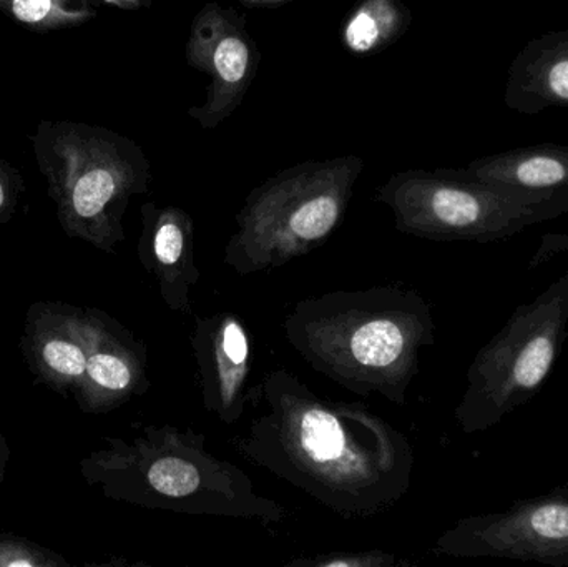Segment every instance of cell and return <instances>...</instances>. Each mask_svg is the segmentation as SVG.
Masks as SVG:
<instances>
[{
  "label": "cell",
  "instance_id": "6da1fadb",
  "mask_svg": "<svg viewBox=\"0 0 568 567\" xmlns=\"http://www.w3.org/2000/svg\"><path fill=\"white\" fill-rule=\"evenodd\" d=\"M246 413L235 452L339 518L386 515L409 493V438L364 403L317 395L280 366L250 386Z\"/></svg>",
  "mask_w": 568,
  "mask_h": 567
},
{
  "label": "cell",
  "instance_id": "7a4b0ae2",
  "mask_svg": "<svg viewBox=\"0 0 568 567\" xmlns=\"http://www.w3.org/2000/svg\"><path fill=\"white\" fill-rule=\"evenodd\" d=\"M287 345L353 395L407 405L420 352L436 343L433 306L403 285L334 290L294 303L283 320Z\"/></svg>",
  "mask_w": 568,
  "mask_h": 567
},
{
  "label": "cell",
  "instance_id": "3957f363",
  "mask_svg": "<svg viewBox=\"0 0 568 567\" xmlns=\"http://www.w3.org/2000/svg\"><path fill=\"white\" fill-rule=\"evenodd\" d=\"M80 473L105 498L140 508L246 519L263 528L287 516L240 466L213 455L206 435L193 428L135 425L130 436H106L80 462Z\"/></svg>",
  "mask_w": 568,
  "mask_h": 567
},
{
  "label": "cell",
  "instance_id": "277c9868",
  "mask_svg": "<svg viewBox=\"0 0 568 567\" xmlns=\"http://www.w3.org/2000/svg\"><path fill=\"white\" fill-rule=\"evenodd\" d=\"M30 143L63 233L115 252L125 240L130 200L149 192L152 180L142 146L105 126L73 120H43Z\"/></svg>",
  "mask_w": 568,
  "mask_h": 567
},
{
  "label": "cell",
  "instance_id": "5b68a950",
  "mask_svg": "<svg viewBox=\"0 0 568 567\" xmlns=\"http://www.w3.org/2000/svg\"><path fill=\"white\" fill-rule=\"evenodd\" d=\"M363 170L357 155L307 160L255 186L236 215L225 265L250 276L323 246L343 223Z\"/></svg>",
  "mask_w": 568,
  "mask_h": 567
},
{
  "label": "cell",
  "instance_id": "8992f818",
  "mask_svg": "<svg viewBox=\"0 0 568 567\" xmlns=\"http://www.w3.org/2000/svg\"><path fill=\"white\" fill-rule=\"evenodd\" d=\"M404 235L490 243L568 213L566 200L466 179L454 169L406 170L376 190Z\"/></svg>",
  "mask_w": 568,
  "mask_h": 567
},
{
  "label": "cell",
  "instance_id": "52a82bcc",
  "mask_svg": "<svg viewBox=\"0 0 568 567\" xmlns=\"http://www.w3.org/2000/svg\"><path fill=\"white\" fill-rule=\"evenodd\" d=\"M567 335L568 272L520 305L476 353L454 413L460 432H487L527 405L556 368Z\"/></svg>",
  "mask_w": 568,
  "mask_h": 567
},
{
  "label": "cell",
  "instance_id": "ba28073f",
  "mask_svg": "<svg viewBox=\"0 0 568 567\" xmlns=\"http://www.w3.org/2000/svg\"><path fill=\"white\" fill-rule=\"evenodd\" d=\"M450 558H493L568 567V486L509 508L460 518L436 541Z\"/></svg>",
  "mask_w": 568,
  "mask_h": 567
},
{
  "label": "cell",
  "instance_id": "9c48e42d",
  "mask_svg": "<svg viewBox=\"0 0 568 567\" xmlns=\"http://www.w3.org/2000/svg\"><path fill=\"white\" fill-rule=\"evenodd\" d=\"M185 57L210 79L205 102L192 107L189 115L202 129H215L242 105L262 62L245 17L233 7L205 3L193 19Z\"/></svg>",
  "mask_w": 568,
  "mask_h": 567
},
{
  "label": "cell",
  "instance_id": "30bf717a",
  "mask_svg": "<svg viewBox=\"0 0 568 567\" xmlns=\"http://www.w3.org/2000/svg\"><path fill=\"white\" fill-rule=\"evenodd\" d=\"M203 408L235 425L248 408L252 345L248 330L233 312L193 316L190 336Z\"/></svg>",
  "mask_w": 568,
  "mask_h": 567
},
{
  "label": "cell",
  "instance_id": "8fae6325",
  "mask_svg": "<svg viewBox=\"0 0 568 567\" xmlns=\"http://www.w3.org/2000/svg\"><path fill=\"white\" fill-rule=\"evenodd\" d=\"M87 313L89 356L85 375L73 396L82 412L102 415L149 392V355L145 343L109 313L97 308H87Z\"/></svg>",
  "mask_w": 568,
  "mask_h": 567
},
{
  "label": "cell",
  "instance_id": "7c38bea8",
  "mask_svg": "<svg viewBox=\"0 0 568 567\" xmlns=\"http://www.w3.org/2000/svg\"><path fill=\"white\" fill-rule=\"evenodd\" d=\"M20 350L30 373L60 395L75 393L89 356V313L62 302L27 310Z\"/></svg>",
  "mask_w": 568,
  "mask_h": 567
},
{
  "label": "cell",
  "instance_id": "4fadbf2b",
  "mask_svg": "<svg viewBox=\"0 0 568 567\" xmlns=\"http://www.w3.org/2000/svg\"><path fill=\"white\" fill-rule=\"evenodd\" d=\"M139 260L172 312L192 315V292L202 279L195 255V222L175 205L143 203Z\"/></svg>",
  "mask_w": 568,
  "mask_h": 567
},
{
  "label": "cell",
  "instance_id": "5bb4252c",
  "mask_svg": "<svg viewBox=\"0 0 568 567\" xmlns=\"http://www.w3.org/2000/svg\"><path fill=\"white\" fill-rule=\"evenodd\" d=\"M504 103L524 115L568 109V29L544 33L517 53L507 73Z\"/></svg>",
  "mask_w": 568,
  "mask_h": 567
},
{
  "label": "cell",
  "instance_id": "9a60e30c",
  "mask_svg": "<svg viewBox=\"0 0 568 567\" xmlns=\"http://www.w3.org/2000/svg\"><path fill=\"white\" fill-rule=\"evenodd\" d=\"M454 172L466 179L568 202V145L540 143L507 150L474 160Z\"/></svg>",
  "mask_w": 568,
  "mask_h": 567
},
{
  "label": "cell",
  "instance_id": "2e32d148",
  "mask_svg": "<svg viewBox=\"0 0 568 567\" xmlns=\"http://www.w3.org/2000/svg\"><path fill=\"white\" fill-rule=\"evenodd\" d=\"M413 23L404 0H359L344 19L341 43L354 57L383 52L400 39Z\"/></svg>",
  "mask_w": 568,
  "mask_h": 567
},
{
  "label": "cell",
  "instance_id": "e0dca14e",
  "mask_svg": "<svg viewBox=\"0 0 568 567\" xmlns=\"http://www.w3.org/2000/svg\"><path fill=\"white\" fill-rule=\"evenodd\" d=\"M97 0H0V12L37 32L72 29L97 16Z\"/></svg>",
  "mask_w": 568,
  "mask_h": 567
},
{
  "label": "cell",
  "instance_id": "ac0fdd59",
  "mask_svg": "<svg viewBox=\"0 0 568 567\" xmlns=\"http://www.w3.org/2000/svg\"><path fill=\"white\" fill-rule=\"evenodd\" d=\"M69 566L59 553L50 551L29 539L0 533V567Z\"/></svg>",
  "mask_w": 568,
  "mask_h": 567
},
{
  "label": "cell",
  "instance_id": "d6986e66",
  "mask_svg": "<svg viewBox=\"0 0 568 567\" xmlns=\"http://www.w3.org/2000/svg\"><path fill=\"white\" fill-rule=\"evenodd\" d=\"M406 565L396 555L384 551L326 553L314 558H300L286 563L290 567H396Z\"/></svg>",
  "mask_w": 568,
  "mask_h": 567
},
{
  "label": "cell",
  "instance_id": "ffe728a7",
  "mask_svg": "<svg viewBox=\"0 0 568 567\" xmlns=\"http://www.w3.org/2000/svg\"><path fill=\"white\" fill-rule=\"evenodd\" d=\"M26 192V182L19 170L0 159V225H6L16 215L20 196Z\"/></svg>",
  "mask_w": 568,
  "mask_h": 567
},
{
  "label": "cell",
  "instance_id": "44dd1931",
  "mask_svg": "<svg viewBox=\"0 0 568 567\" xmlns=\"http://www.w3.org/2000/svg\"><path fill=\"white\" fill-rule=\"evenodd\" d=\"M562 253H568V233H547L530 256L529 269H537Z\"/></svg>",
  "mask_w": 568,
  "mask_h": 567
},
{
  "label": "cell",
  "instance_id": "7402d4cb",
  "mask_svg": "<svg viewBox=\"0 0 568 567\" xmlns=\"http://www.w3.org/2000/svg\"><path fill=\"white\" fill-rule=\"evenodd\" d=\"M10 462V448L7 445L6 436L0 432V485H2L3 479H6L7 475V466H9Z\"/></svg>",
  "mask_w": 568,
  "mask_h": 567
},
{
  "label": "cell",
  "instance_id": "603a6c76",
  "mask_svg": "<svg viewBox=\"0 0 568 567\" xmlns=\"http://www.w3.org/2000/svg\"><path fill=\"white\" fill-rule=\"evenodd\" d=\"M246 7H280L290 0H240Z\"/></svg>",
  "mask_w": 568,
  "mask_h": 567
},
{
  "label": "cell",
  "instance_id": "cb8c5ba5",
  "mask_svg": "<svg viewBox=\"0 0 568 567\" xmlns=\"http://www.w3.org/2000/svg\"><path fill=\"white\" fill-rule=\"evenodd\" d=\"M145 2L149 3V6H152L153 0H145Z\"/></svg>",
  "mask_w": 568,
  "mask_h": 567
}]
</instances>
